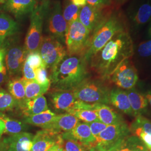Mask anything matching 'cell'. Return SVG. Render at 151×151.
<instances>
[{"mask_svg": "<svg viewBox=\"0 0 151 151\" xmlns=\"http://www.w3.org/2000/svg\"><path fill=\"white\" fill-rule=\"evenodd\" d=\"M6 76L7 73H4L0 72V86L4 83V82L5 81L6 79Z\"/></svg>", "mask_w": 151, "mask_h": 151, "instance_id": "cell-48", "label": "cell"}, {"mask_svg": "<svg viewBox=\"0 0 151 151\" xmlns=\"http://www.w3.org/2000/svg\"><path fill=\"white\" fill-rule=\"evenodd\" d=\"M126 91L134 117L146 113L149 104L145 94L138 91L134 87Z\"/></svg>", "mask_w": 151, "mask_h": 151, "instance_id": "cell-24", "label": "cell"}, {"mask_svg": "<svg viewBox=\"0 0 151 151\" xmlns=\"http://www.w3.org/2000/svg\"><path fill=\"white\" fill-rule=\"evenodd\" d=\"M25 88V98L27 100L32 99L43 95L48 91L50 83L42 85L36 80L28 81L23 78Z\"/></svg>", "mask_w": 151, "mask_h": 151, "instance_id": "cell-26", "label": "cell"}, {"mask_svg": "<svg viewBox=\"0 0 151 151\" xmlns=\"http://www.w3.org/2000/svg\"><path fill=\"white\" fill-rule=\"evenodd\" d=\"M34 135L24 132L9 135L0 142L1 151H31Z\"/></svg>", "mask_w": 151, "mask_h": 151, "instance_id": "cell-15", "label": "cell"}, {"mask_svg": "<svg viewBox=\"0 0 151 151\" xmlns=\"http://www.w3.org/2000/svg\"><path fill=\"white\" fill-rule=\"evenodd\" d=\"M91 32L78 20L68 27L65 36V43L68 55H79L85 54Z\"/></svg>", "mask_w": 151, "mask_h": 151, "instance_id": "cell-6", "label": "cell"}, {"mask_svg": "<svg viewBox=\"0 0 151 151\" xmlns=\"http://www.w3.org/2000/svg\"><path fill=\"white\" fill-rule=\"evenodd\" d=\"M129 14V32H138L151 21V0H139Z\"/></svg>", "mask_w": 151, "mask_h": 151, "instance_id": "cell-10", "label": "cell"}, {"mask_svg": "<svg viewBox=\"0 0 151 151\" xmlns=\"http://www.w3.org/2000/svg\"><path fill=\"white\" fill-rule=\"evenodd\" d=\"M87 4L98 8H110L113 4V0H86Z\"/></svg>", "mask_w": 151, "mask_h": 151, "instance_id": "cell-41", "label": "cell"}, {"mask_svg": "<svg viewBox=\"0 0 151 151\" xmlns=\"http://www.w3.org/2000/svg\"><path fill=\"white\" fill-rule=\"evenodd\" d=\"M5 3V0H0V4H2Z\"/></svg>", "mask_w": 151, "mask_h": 151, "instance_id": "cell-51", "label": "cell"}, {"mask_svg": "<svg viewBox=\"0 0 151 151\" xmlns=\"http://www.w3.org/2000/svg\"><path fill=\"white\" fill-rule=\"evenodd\" d=\"M22 72L23 74V78L25 80L32 81L36 80V75L35 70L30 66L27 62L25 60V62L22 67Z\"/></svg>", "mask_w": 151, "mask_h": 151, "instance_id": "cell-39", "label": "cell"}, {"mask_svg": "<svg viewBox=\"0 0 151 151\" xmlns=\"http://www.w3.org/2000/svg\"><path fill=\"white\" fill-rule=\"evenodd\" d=\"M130 134L129 126L124 122L108 125L97 137L96 142L108 150L118 141Z\"/></svg>", "mask_w": 151, "mask_h": 151, "instance_id": "cell-12", "label": "cell"}, {"mask_svg": "<svg viewBox=\"0 0 151 151\" xmlns=\"http://www.w3.org/2000/svg\"><path fill=\"white\" fill-rule=\"evenodd\" d=\"M35 72L36 75L35 80L39 83L42 85L50 83V79L48 77V72L46 67H43L36 69L35 70Z\"/></svg>", "mask_w": 151, "mask_h": 151, "instance_id": "cell-37", "label": "cell"}, {"mask_svg": "<svg viewBox=\"0 0 151 151\" xmlns=\"http://www.w3.org/2000/svg\"><path fill=\"white\" fill-rule=\"evenodd\" d=\"M63 146V140L61 142L58 143L54 145V146L51 147L50 148H49L48 150H47L46 151H55L58 148H59L60 146Z\"/></svg>", "mask_w": 151, "mask_h": 151, "instance_id": "cell-46", "label": "cell"}, {"mask_svg": "<svg viewBox=\"0 0 151 151\" xmlns=\"http://www.w3.org/2000/svg\"><path fill=\"white\" fill-rule=\"evenodd\" d=\"M93 110L100 122L107 125L125 122L123 116L106 104H95Z\"/></svg>", "mask_w": 151, "mask_h": 151, "instance_id": "cell-20", "label": "cell"}, {"mask_svg": "<svg viewBox=\"0 0 151 151\" xmlns=\"http://www.w3.org/2000/svg\"><path fill=\"white\" fill-rule=\"evenodd\" d=\"M71 114L74 115L79 120H81L85 123H90L96 121H100L98 118L97 114L94 110H77L72 112Z\"/></svg>", "mask_w": 151, "mask_h": 151, "instance_id": "cell-31", "label": "cell"}, {"mask_svg": "<svg viewBox=\"0 0 151 151\" xmlns=\"http://www.w3.org/2000/svg\"><path fill=\"white\" fill-rule=\"evenodd\" d=\"M62 140L61 134L49 130H39L34 135L31 151H46Z\"/></svg>", "mask_w": 151, "mask_h": 151, "instance_id": "cell-17", "label": "cell"}, {"mask_svg": "<svg viewBox=\"0 0 151 151\" xmlns=\"http://www.w3.org/2000/svg\"><path fill=\"white\" fill-rule=\"evenodd\" d=\"M148 151H151V150H148Z\"/></svg>", "mask_w": 151, "mask_h": 151, "instance_id": "cell-52", "label": "cell"}, {"mask_svg": "<svg viewBox=\"0 0 151 151\" xmlns=\"http://www.w3.org/2000/svg\"><path fill=\"white\" fill-rule=\"evenodd\" d=\"M80 9L81 8L73 5L70 1L65 4L62 11L63 16L67 22L68 27L73 22L78 20Z\"/></svg>", "mask_w": 151, "mask_h": 151, "instance_id": "cell-30", "label": "cell"}, {"mask_svg": "<svg viewBox=\"0 0 151 151\" xmlns=\"http://www.w3.org/2000/svg\"><path fill=\"white\" fill-rule=\"evenodd\" d=\"M47 68L51 70L67 55V50L60 40L52 35L43 38L39 50Z\"/></svg>", "mask_w": 151, "mask_h": 151, "instance_id": "cell-7", "label": "cell"}, {"mask_svg": "<svg viewBox=\"0 0 151 151\" xmlns=\"http://www.w3.org/2000/svg\"><path fill=\"white\" fill-rule=\"evenodd\" d=\"M87 151H108V150L102 145L97 143L95 146L89 148Z\"/></svg>", "mask_w": 151, "mask_h": 151, "instance_id": "cell-43", "label": "cell"}, {"mask_svg": "<svg viewBox=\"0 0 151 151\" xmlns=\"http://www.w3.org/2000/svg\"><path fill=\"white\" fill-rule=\"evenodd\" d=\"M19 106L15 99L10 93L4 90H0V110H10Z\"/></svg>", "mask_w": 151, "mask_h": 151, "instance_id": "cell-32", "label": "cell"}, {"mask_svg": "<svg viewBox=\"0 0 151 151\" xmlns=\"http://www.w3.org/2000/svg\"><path fill=\"white\" fill-rule=\"evenodd\" d=\"M18 29L17 24L10 16L0 14V47L6 38L16 33Z\"/></svg>", "mask_w": 151, "mask_h": 151, "instance_id": "cell-25", "label": "cell"}, {"mask_svg": "<svg viewBox=\"0 0 151 151\" xmlns=\"http://www.w3.org/2000/svg\"><path fill=\"white\" fill-rule=\"evenodd\" d=\"M117 87L124 90L134 88L138 80V71L130 59L124 61L109 78Z\"/></svg>", "mask_w": 151, "mask_h": 151, "instance_id": "cell-8", "label": "cell"}, {"mask_svg": "<svg viewBox=\"0 0 151 151\" xmlns=\"http://www.w3.org/2000/svg\"><path fill=\"white\" fill-rule=\"evenodd\" d=\"M36 4V0H7L4 8L16 17H20L32 12Z\"/></svg>", "mask_w": 151, "mask_h": 151, "instance_id": "cell-21", "label": "cell"}, {"mask_svg": "<svg viewBox=\"0 0 151 151\" xmlns=\"http://www.w3.org/2000/svg\"><path fill=\"white\" fill-rule=\"evenodd\" d=\"M64 151H65V150H64Z\"/></svg>", "mask_w": 151, "mask_h": 151, "instance_id": "cell-54", "label": "cell"}, {"mask_svg": "<svg viewBox=\"0 0 151 151\" xmlns=\"http://www.w3.org/2000/svg\"><path fill=\"white\" fill-rule=\"evenodd\" d=\"M129 30L128 21L120 9H114L91 34L83 57L87 63L118 33Z\"/></svg>", "mask_w": 151, "mask_h": 151, "instance_id": "cell-3", "label": "cell"}, {"mask_svg": "<svg viewBox=\"0 0 151 151\" xmlns=\"http://www.w3.org/2000/svg\"><path fill=\"white\" fill-rule=\"evenodd\" d=\"M145 95L146 96V98L147 99L148 104L150 105V106L151 107V90H150L146 92Z\"/></svg>", "mask_w": 151, "mask_h": 151, "instance_id": "cell-47", "label": "cell"}, {"mask_svg": "<svg viewBox=\"0 0 151 151\" xmlns=\"http://www.w3.org/2000/svg\"><path fill=\"white\" fill-rule=\"evenodd\" d=\"M5 53V47H0V72L7 73V69L4 65Z\"/></svg>", "mask_w": 151, "mask_h": 151, "instance_id": "cell-42", "label": "cell"}, {"mask_svg": "<svg viewBox=\"0 0 151 151\" xmlns=\"http://www.w3.org/2000/svg\"><path fill=\"white\" fill-rule=\"evenodd\" d=\"M48 14V29L50 35L64 42L68 27L60 2H55Z\"/></svg>", "mask_w": 151, "mask_h": 151, "instance_id": "cell-13", "label": "cell"}, {"mask_svg": "<svg viewBox=\"0 0 151 151\" xmlns=\"http://www.w3.org/2000/svg\"><path fill=\"white\" fill-rule=\"evenodd\" d=\"M51 100L55 110L68 113L77 110L90 109V104L77 100L71 90H55L51 94Z\"/></svg>", "mask_w": 151, "mask_h": 151, "instance_id": "cell-9", "label": "cell"}, {"mask_svg": "<svg viewBox=\"0 0 151 151\" xmlns=\"http://www.w3.org/2000/svg\"><path fill=\"white\" fill-rule=\"evenodd\" d=\"M134 54V44L129 30L116 34L89 61L92 69L104 80H109L124 61Z\"/></svg>", "mask_w": 151, "mask_h": 151, "instance_id": "cell-1", "label": "cell"}, {"mask_svg": "<svg viewBox=\"0 0 151 151\" xmlns=\"http://www.w3.org/2000/svg\"><path fill=\"white\" fill-rule=\"evenodd\" d=\"M80 122V120L74 115L65 113L56 115L49 124L43 129L51 130L57 134L70 132Z\"/></svg>", "mask_w": 151, "mask_h": 151, "instance_id": "cell-16", "label": "cell"}, {"mask_svg": "<svg viewBox=\"0 0 151 151\" xmlns=\"http://www.w3.org/2000/svg\"><path fill=\"white\" fill-rule=\"evenodd\" d=\"M70 2L75 5L81 8L87 4L86 0H70Z\"/></svg>", "mask_w": 151, "mask_h": 151, "instance_id": "cell-44", "label": "cell"}, {"mask_svg": "<svg viewBox=\"0 0 151 151\" xmlns=\"http://www.w3.org/2000/svg\"><path fill=\"white\" fill-rule=\"evenodd\" d=\"M109 101L110 104L118 109L122 113L134 117L126 90L118 87L111 89L110 92Z\"/></svg>", "mask_w": 151, "mask_h": 151, "instance_id": "cell-19", "label": "cell"}, {"mask_svg": "<svg viewBox=\"0 0 151 151\" xmlns=\"http://www.w3.org/2000/svg\"><path fill=\"white\" fill-rule=\"evenodd\" d=\"M148 149L135 135L130 134L118 141L108 151H146Z\"/></svg>", "mask_w": 151, "mask_h": 151, "instance_id": "cell-22", "label": "cell"}, {"mask_svg": "<svg viewBox=\"0 0 151 151\" xmlns=\"http://www.w3.org/2000/svg\"><path fill=\"white\" fill-rule=\"evenodd\" d=\"M10 93L18 103L19 106L23 103L25 98V88L22 78H13L8 83Z\"/></svg>", "mask_w": 151, "mask_h": 151, "instance_id": "cell-27", "label": "cell"}, {"mask_svg": "<svg viewBox=\"0 0 151 151\" xmlns=\"http://www.w3.org/2000/svg\"><path fill=\"white\" fill-rule=\"evenodd\" d=\"M138 53L140 57H148L151 55V38L139 44L138 48Z\"/></svg>", "mask_w": 151, "mask_h": 151, "instance_id": "cell-40", "label": "cell"}, {"mask_svg": "<svg viewBox=\"0 0 151 151\" xmlns=\"http://www.w3.org/2000/svg\"><path fill=\"white\" fill-rule=\"evenodd\" d=\"M103 80H91L87 78L72 91L76 99L81 102L90 105L110 104L111 90Z\"/></svg>", "mask_w": 151, "mask_h": 151, "instance_id": "cell-4", "label": "cell"}, {"mask_svg": "<svg viewBox=\"0 0 151 151\" xmlns=\"http://www.w3.org/2000/svg\"><path fill=\"white\" fill-rule=\"evenodd\" d=\"M130 130L139 129L151 134V121L143 115L135 116V119L129 126Z\"/></svg>", "mask_w": 151, "mask_h": 151, "instance_id": "cell-33", "label": "cell"}, {"mask_svg": "<svg viewBox=\"0 0 151 151\" xmlns=\"http://www.w3.org/2000/svg\"><path fill=\"white\" fill-rule=\"evenodd\" d=\"M132 134L140 139L148 150H151V134L139 129H134L130 130Z\"/></svg>", "mask_w": 151, "mask_h": 151, "instance_id": "cell-36", "label": "cell"}, {"mask_svg": "<svg viewBox=\"0 0 151 151\" xmlns=\"http://www.w3.org/2000/svg\"><path fill=\"white\" fill-rule=\"evenodd\" d=\"M55 151H64V148L63 146H62L60 147L59 148H58Z\"/></svg>", "mask_w": 151, "mask_h": 151, "instance_id": "cell-50", "label": "cell"}, {"mask_svg": "<svg viewBox=\"0 0 151 151\" xmlns=\"http://www.w3.org/2000/svg\"><path fill=\"white\" fill-rule=\"evenodd\" d=\"M148 150H147V151H148Z\"/></svg>", "mask_w": 151, "mask_h": 151, "instance_id": "cell-53", "label": "cell"}, {"mask_svg": "<svg viewBox=\"0 0 151 151\" xmlns=\"http://www.w3.org/2000/svg\"><path fill=\"white\" fill-rule=\"evenodd\" d=\"M87 62L79 55H67L52 70L50 85L55 90H72L88 78Z\"/></svg>", "mask_w": 151, "mask_h": 151, "instance_id": "cell-2", "label": "cell"}, {"mask_svg": "<svg viewBox=\"0 0 151 151\" xmlns=\"http://www.w3.org/2000/svg\"><path fill=\"white\" fill-rule=\"evenodd\" d=\"M62 139L65 151H87L89 148L71 138H62Z\"/></svg>", "mask_w": 151, "mask_h": 151, "instance_id": "cell-34", "label": "cell"}, {"mask_svg": "<svg viewBox=\"0 0 151 151\" xmlns=\"http://www.w3.org/2000/svg\"><path fill=\"white\" fill-rule=\"evenodd\" d=\"M148 37L151 39V21L150 22V24L149 25L148 29Z\"/></svg>", "mask_w": 151, "mask_h": 151, "instance_id": "cell-49", "label": "cell"}, {"mask_svg": "<svg viewBox=\"0 0 151 151\" xmlns=\"http://www.w3.org/2000/svg\"><path fill=\"white\" fill-rule=\"evenodd\" d=\"M90 127L92 134L97 138L99 135L107 127V125L104 124L100 121H96L90 123H87Z\"/></svg>", "mask_w": 151, "mask_h": 151, "instance_id": "cell-38", "label": "cell"}, {"mask_svg": "<svg viewBox=\"0 0 151 151\" xmlns=\"http://www.w3.org/2000/svg\"><path fill=\"white\" fill-rule=\"evenodd\" d=\"M3 117L5 126V134L9 135H14L22 132L27 129V127L25 123L19 120L10 119L7 117Z\"/></svg>", "mask_w": 151, "mask_h": 151, "instance_id": "cell-29", "label": "cell"}, {"mask_svg": "<svg viewBox=\"0 0 151 151\" xmlns=\"http://www.w3.org/2000/svg\"><path fill=\"white\" fill-rule=\"evenodd\" d=\"M62 138H71L88 148L97 144L96 138L92 134L88 124L79 122L73 129L61 134Z\"/></svg>", "mask_w": 151, "mask_h": 151, "instance_id": "cell-18", "label": "cell"}, {"mask_svg": "<svg viewBox=\"0 0 151 151\" xmlns=\"http://www.w3.org/2000/svg\"><path fill=\"white\" fill-rule=\"evenodd\" d=\"M112 10L110 7L101 9L86 4L80 9L78 20L92 34L104 21Z\"/></svg>", "mask_w": 151, "mask_h": 151, "instance_id": "cell-11", "label": "cell"}, {"mask_svg": "<svg viewBox=\"0 0 151 151\" xmlns=\"http://www.w3.org/2000/svg\"><path fill=\"white\" fill-rule=\"evenodd\" d=\"M128 0H113V4L118 7H120V6L123 5Z\"/></svg>", "mask_w": 151, "mask_h": 151, "instance_id": "cell-45", "label": "cell"}, {"mask_svg": "<svg viewBox=\"0 0 151 151\" xmlns=\"http://www.w3.org/2000/svg\"><path fill=\"white\" fill-rule=\"evenodd\" d=\"M19 106L25 118L41 113L48 110L46 98L43 95L32 99H25Z\"/></svg>", "mask_w": 151, "mask_h": 151, "instance_id": "cell-23", "label": "cell"}, {"mask_svg": "<svg viewBox=\"0 0 151 151\" xmlns=\"http://www.w3.org/2000/svg\"><path fill=\"white\" fill-rule=\"evenodd\" d=\"M5 48V62L7 70L10 76L17 75L22 72L27 57L25 48L21 45H14Z\"/></svg>", "mask_w": 151, "mask_h": 151, "instance_id": "cell-14", "label": "cell"}, {"mask_svg": "<svg viewBox=\"0 0 151 151\" xmlns=\"http://www.w3.org/2000/svg\"><path fill=\"white\" fill-rule=\"evenodd\" d=\"M55 115V114L49 110H47L41 113L29 117H25L24 119V123L39 127L43 129L46 125L50 123Z\"/></svg>", "mask_w": 151, "mask_h": 151, "instance_id": "cell-28", "label": "cell"}, {"mask_svg": "<svg viewBox=\"0 0 151 151\" xmlns=\"http://www.w3.org/2000/svg\"><path fill=\"white\" fill-rule=\"evenodd\" d=\"M48 4L36 5L31 12L30 23L25 40L24 48L28 54L39 51L43 40L42 31L44 20L48 12Z\"/></svg>", "mask_w": 151, "mask_h": 151, "instance_id": "cell-5", "label": "cell"}, {"mask_svg": "<svg viewBox=\"0 0 151 151\" xmlns=\"http://www.w3.org/2000/svg\"><path fill=\"white\" fill-rule=\"evenodd\" d=\"M26 61L34 70L40 67H46L39 51L31 52L27 54Z\"/></svg>", "mask_w": 151, "mask_h": 151, "instance_id": "cell-35", "label": "cell"}]
</instances>
